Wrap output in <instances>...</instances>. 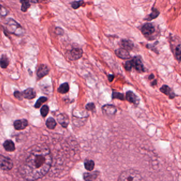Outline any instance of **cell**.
Wrapping results in <instances>:
<instances>
[{"label":"cell","instance_id":"7a4b0ae2","mask_svg":"<svg viewBox=\"0 0 181 181\" xmlns=\"http://www.w3.org/2000/svg\"><path fill=\"white\" fill-rule=\"evenodd\" d=\"M118 181H145L139 172L134 169H128L121 174Z\"/></svg>","mask_w":181,"mask_h":181},{"label":"cell","instance_id":"ba28073f","mask_svg":"<svg viewBox=\"0 0 181 181\" xmlns=\"http://www.w3.org/2000/svg\"><path fill=\"white\" fill-rule=\"evenodd\" d=\"M102 111L105 115L107 116H113L117 112L116 108L112 105H105L103 106Z\"/></svg>","mask_w":181,"mask_h":181},{"label":"cell","instance_id":"5b68a950","mask_svg":"<svg viewBox=\"0 0 181 181\" xmlns=\"http://www.w3.org/2000/svg\"><path fill=\"white\" fill-rule=\"evenodd\" d=\"M13 164L9 158L1 155V168L3 171H9L12 169Z\"/></svg>","mask_w":181,"mask_h":181},{"label":"cell","instance_id":"7402d4cb","mask_svg":"<svg viewBox=\"0 0 181 181\" xmlns=\"http://www.w3.org/2000/svg\"><path fill=\"white\" fill-rule=\"evenodd\" d=\"M9 64V59L5 55H2L1 58V67L2 69L7 68Z\"/></svg>","mask_w":181,"mask_h":181},{"label":"cell","instance_id":"8fae6325","mask_svg":"<svg viewBox=\"0 0 181 181\" xmlns=\"http://www.w3.org/2000/svg\"><path fill=\"white\" fill-rule=\"evenodd\" d=\"M49 69L45 64H41L38 69L37 75L39 78H42L49 73Z\"/></svg>","mask_w":181,"mask_h":181},{"label":"cell","instance_id":"d6a6232c","mask_svg":"<svg viewBox=\"0 0 181 181\" xmlns=\"http://www.w3.org/2000/svg\"><path fill=\"white\" fill-rule=\"evenodd\" d=\"M55 33L58 35H62L64 34V31L60 27H57L55 29Z\"/></svg>","mask_w":181,"mask_h":181},{"label":"cell","instance_id":"4dcf8cb0","mask_svg":"<svg viewBox=\"0 0 181 181\" xmlns=\"http://www.w3.org/2000/svg\"><path fill=\"white\" fill-rule=\"evenodd\" d=\"M86 108L88 111H92L93 112L95 111V105L93 103H88L86 105Z\"/></svg>","mask_w":181,"mask_h":181},{"label":"cell","instance_id":"277c9868","mask_svg":"<svg viewBox=\"0 0 181 181\" xmlns=\"http://www.w3.org/2000/svg\"><path fill=\"white\" fill-rule=\"evenodd\" d=\"M83 51L79 48H74L67 53V57L71 61H75L80 59L82 56Z\"/></svg>","mask_w":181,"mask_h":181},{"label":"cell","instance_id":"7c38bea8","mask_svg":"<svg viewBox=\"0 0 181 181\" xmlns=\"http://www.w3.org/2000/svg\"><path fill=\"white\" fill-rule=\"evenodd\" d=\"M28 122L26 119H21V120H16L14 123V128L16 130H21L26 129L28 126Z\"/></svg>","mask_w":181,"mask_h":181},{"label":"cell","instance_id":"484cf974","mask_svg":"<svg viewBox=\"0 0 181 181\" xmlns=\"http://www.w3.org/2000/svg\"><path fill=\"white\" fill-rule=\"evenodd\" d=\"M175 55L177 60L179 62L181 61V45H178L175 48Z\"/></svg>","mask_w":181,"mask_h":181},{"label":"cell","instance_id":"4fadbf2b","mask_svg":"<svg viewBox=\"0 0 181 181\" xmlns=\"http://www.w3.org/2000/svg\"><path fill=\"white\" fill-rule=\"evenodd\" d=\"M126 99L127 101L135 105H138L139 103V99L136 96L134 93L131 91H128L126 93Z\"/></svg>","mask_w":181,"mask_h":181},{"label":"cell","instance_id":"44dd1931","mask_svg":"<svg viewBox=\"0 0 181 181\" xmlns=\"http://www.w3.org/2000/svg\"><path fill=\"white\" fill-rule=\"evenodd\" d=\"M46 125L48 129L53 130L57 126V122L53 118H49L46 122Z\"/></svg>","mask_w":181,"mask_h":181},{"label":"cell","instance_id":"30bf717a","mask_svg":"<svg viewBox=\"0 0 181 181\" xmlns=\"http://www.w3.org/2000/svg\"><path fill=\"white\" fill-rule=\"evenodd\" d=\"M115 53L118 57L123 60H127L131 57L129 52L123 48L115 50Z\"/></svg>","mask_w":181,"mask_h":181},{"label":"cell","instance_id":"603a6c76","mask_svg":"<svg viewBox=\"0 0 181 181\" xmlns=\"http://www.w3.org/2000/svg\"><path fill=\"white\" fill-rule=\"evenodd\" d=\"M85 168L88 171H92L95 167V162L93 160H86L84 163Z\"/></svg>","mask_w":181,"mask_h":181},{"label":"cell","instance_id":"e575fe53","mask_svg":"<svg viewBox=\"0 0 181 181\" xmlns=\"http://www.w3.org/2000/svg\"><path fill=\"white\" fill-rule=\"evenodd\" d=\"M154 77H155L154 75H153V74H150V75H149V78H149V80H151V79H153Z\"/></svg>","mask_w":181,"mask_h":181},{"label":"cell","instance_id":"ffe728a7","mask_svg":"<svg viewBox=\"0 0 181 181\" xmlns=\"http://www.w3.org/2000/svg\"><path fill=\"white\" fill-rule=\"evenodd\" d=\"M69 85L68 83L65 82L64 83H62L60 87H59L57 92H59L60 94H66L69 91Z\"/></svg>","mask_w":181,"mask_h":181},{"label":"cell","instance_id":"f546056e","mask_svg":"<svg viewBox=\"0 0 181 181\" xmlns=\"http://www.w3.org/2000/svg\"><path fill=\"white\" fill-rule=\"evenodd\" d=\"M124 67L125 70L127 71H130L133 68V64L132 60L126 62L124 64Z\"/></svg>","mask_w":181,"mask_h":181},{"label":"cell","instance_id":"2e32d148","mask_svg":"<svg viewBox=\"0 0 181 181\" xmlns=\"http://www.w3.org/2000/svg\"><path fill=\"white\" fill-rule=\"evenodd\" d=\"M99 172L97 171L92 173H86L83 175V178L85 181H93L98 176Z\"/></svg>","mask_w":181,"mask_h":181},{"label":"cell","instance_id":"9c48e42d","mask_svg":"<svg viewBox=\"0 0 181 181\" xmlns=\"http://www.w3.org/2000/svg\"><path fill=\"white\" fill-rule=\"evenodd\" d=\"M57 121L59 122V123L64 128L67 127L68 126L69 124V122H70L69 118L68 115H66V114H63V113L59 114L57 116Z\"/></svg>","mask_w":181,"mask_h":181},{"label":"cell","instance_id":"3957f363","mask_svg":"<svg viewBox=\"0 0 181 181\" xmlns=\"http://www.w3.org/2000/svg\"><path fill=\"white\" fill-rule=\"evenodd\" d=\"M7 31L15 35L20 36L23 34L24 30L17 22L12 19H9L7 22Z\"/></svg>","mask_w":181,"mask_h":181},{"label":"cell","instance_id":"ac0fdd59","mask_svg":"<svg viewBox=\"0 0 181 181\" xmlns=\"http://www.w3.org/2000/svg\"><path fill=\"white\" fill-rule=\"evenodd\" d=\"M121 44L123 48L127 51H131L134 47V44L131 40L128 39H122L121 42Z\"/></svg>","mask_w":181,"mask_h":181},{"label":"cell","instance_id":"52a82bcc","mask_svg":"<svg viewBox=\"0 0 181 181\" xmlns=\"http://www.w3.org/2000/svg\"><path fill=\"white\" fill-rule=\"evenodd\" d=\"M132 62L133 64V68H134L138 72H143L145 71V69L144 68L143 63L139 57H134L132 60Z\"/></svg>","mask_w":181,"mask_h":181},{"label":"cell","instance_id":"1f68e13d","mask_svg":"<svg viewBox=\"0 0 181 181\" xmlns=\"http://www.w3.org/2000/svg\"><path fill=\"white\" fill-rule=\"evenodd\" d=\"M14 96L19 101L22 100V99L24 98L22 92H19V91H16L14 92Z\"/></svg>","mask_w":181,"mask_h":181},{"label":"cell","instance_id":"cb8c5ba5","mask_svg":"<svg viewBox=\"0 0 181 181\" xmlns=\"http://www.w3.org/2000/svg\"><path fill=\"white\" fill-rule=\"evenodd\" d=\"M20 2L22 4L21 10L23 12H26L29 7H31L30 2L29 1H21Z\"/></svg>","mask_w":181,"mask_h":181},{"label":"cell","instance_id":"5bb4252c","mask_svg":"<svg viewBox=\"0 0 181 181\" xmlns=\"http://www.w3.org/2000/svg\"><path fill=\"white\" fill-rule=\"evenodd\" d=\"M24 98L28 99H33L36 96V93L33 88H28L22 92Z\"/></svg>","mask_w":181,"mask_h":181},{"label":"cell","instance_id":"d4e9b609","mask_svg":"<svg viewBox=\"0 0 181 181\" xmlns=\"http://www.w3.org/2000/svg\"><path fill=\"white\" fill-rule=\"evenodd\" d=\"M47 98L45 97H40L38 99L34 107L36 108H38L40 107V106H42V104L44 103L45 102L47 101Z\"/></svg>","mask_w":181,"mask_h":181},{"label":"cell","instance_id":"d6986e66","mask_svg":"<svg viewBox=\"0 0 181 181\" xmlns=\"http://www.w3.org/2000/svg\"><path fill=\"white\" fill-rule=\"evenodd\" d=\"M159 14H160V12L157 9L153 8L151 13L149 15H148V16L145 19L147 21H151L153 19L156 18Z\"/></svg>","mask_w":181,"mask_h":181},{"label":"cell","instance_id":"e0dca14e","mask_svg":"<svg viewBox=\"0 0 181 181\" xmlns=\"http://www.w3.org/2000/svg\"><path fill=\"white\" fill-rule=\"evenodd\" d=\"M3 147L5 150L9 152H12L15 150V145L14 142L11 140H7L3 144Z\"/></svg>","mask_w":181,"mask_h":181},{"label":"cell","instance_id":"6da1fadb","mask_svg":"<svg viewBox=\"0 0 181 181\" xmlns=\"http://www.w3.org/2000/svg\"><path fill=\"white\" fill-rule=\"evenodd\" d=\"M52 155L46 147H37L31 151L20 167V173L27 181H36L47 174L51 167Z\"/></svg>","mask_w":181,"mask_h":181},{"label":"cell","instance_id":"f1b7e54d","mask_svg":"<svg viewBox=\"0 0 181 181\" xmlns=\"http://www.w3.org/2000/svg\"><path fill=\"white\" fill-rule=\"evenodd\" d=\"M84 2L83 1H73L71 3V7H73L74 9H77L80 7L83 4Z\"/></svg>","mask_w":181,"mask_h":181},{"label":"cell","instance_id":"836d02e7","mask_svg":"<svg viewBox=\"0 0 181 181\" xmlns=\"http://www.w3.org/2000/svg\"><path fill=\"white\" fill-rule=\"evenodd\" d=\"M114 78V75L113 74H109L108 75V79L110 82H112Z\"/></svg>","mask_w":181,"mask_h":181},{"label":"cell","instance_id":"83f0119b","mask_svg":"<svg viewBox=\"0 0 181 181\" xmlns=\"http://www.w3.org/2000/svg\"><path fill=\"white\" fill-rule=\"evenodd\" d=\"M49 112V107L47 105H44L40 109V114L42 117L45 118Z\"/></svg>","mask_w":181,"mask_h":181},{"label":"cell","instance_id":"9a60e30c","mask_svg":"<svg viewBox=\"0 0 181 181\" xmlns=\"http://www.w3.org/2000/svg\"><path fill=\"white\" fill-rule=\"evenodd\" d=\"M160 92L169 97V98H174L175 94L170 88L167 85H163L160 88Z\"/></svg>","mask_w":181,"mask_h":181},{"label":"cell","instance_id":"4316f807","mask_svg":"<svg viewBox=\"0 0 181 181\" xmlns=\"http://www.w3.org/2000/svg\"><path fill=\"white\" fill-rule=\"evenodd\" d=\"M112 98L113 99H120L121 101H124L125 99L124 95L122 94V93L118 92H113Z\"/></svg>","mask_w":181,"mask_h":181},{"label":"cell","instance_id":"d590c367","mask_svg":"<svg viewBox=\"0 0 181 181\" xmlns=\"http://www.w3.org/2000/svg\"><path fill=\"white\" fill-rule=\"evenodd\" d=\"M156 84H157V80H154L153 82H151L152 86H155V85H156Z\"/></svg>","mask_w":181,"mask_h":181},{"label":"cell","instance_id":"8992f818","mask_svg":"<svg viewBox=\"0 0 181 181\" xmlns=\"http://www.w3.org/2000/svg\"><path fill=\"white\" fill-rule=\"evenodd\" d=\"M155 32V26L151 23H147L142 26L141 28V33L145 36L149 37Z\"/></svg>","mask_w":181,"mask_h":181}]
</instances>
